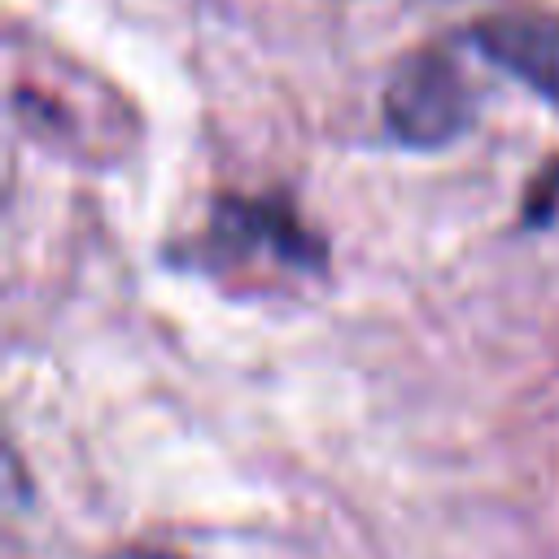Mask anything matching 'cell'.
Returning a JSON list of instances; mask_svg holds the SVG:
<instances>
[{"label":"cell","mask_w":559,"mask_h":559,"mask_svg":"<svg viewBox=\"0 0 559 559\" xmlns=\"http://www.w3.org/2000/svg\"><path fill=\"white\" fill-rule=\"evenodd\" d=\"M218 240L231 249H271L280 262L314 266L323 258L319 240L280 201H218Z\"/></svg>","instance_id":"cell-3"},{"label":"cell","mask_w":559,"mask_h":559,"mask_svg":"<svg viewBox=\"0 0 559 559\" xmlns=\"http://www.w3.org/2000/svg\"><path fill=\"white\" fill-rule=\"evenodd\" d=\"M109 559H179V555H166V550H144V546H127V550H114Z\"/></svg>","instance_id":"cell-5"},{"label":"cell","mask_w":559,"mask_h":559,"mask_svg":"<svg viewBox=\"0 0 559 559\" xmlns=\"http://www.w3.org/2000/svg\"><path fill=\"white\" fill-rule=\"evenodd\" d=\"M472 92L463 74L441 52H415L406 57L389 87H384V122L402 144L437 148L467 131L472 122Z\"/></svg>","instance_id":"cell-1"},{"label":"cell","mask_w":559,"mask_h":559,"mask_svg":"<svg viewBox=\"0 0 559 559\" xmlns=\"http://www.w3.org/2000/svg\"><path fill=\"white\" fill-rule=\"evenodd\" d=\"M472 44L537 96L559 105V17H485L472 26Z\"/></svg>","instance_id":"cell-2"},{"label":"cell","mask_w":559,"mask_h":559,"mask_svg":"<svg viewBox=\"0 0 559 559\" xmlns=\"http://www.w3.org/2000/svg\"><path fill=\"white\" fill-rule=\"evenodd\" d=\"M555 201H559V162L546 170V179L533 188V197H528V218L533 223H542V218H550V210H555Z\"/></svg>","instance_id":"cell-4"}]
</instances>
